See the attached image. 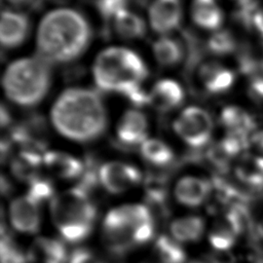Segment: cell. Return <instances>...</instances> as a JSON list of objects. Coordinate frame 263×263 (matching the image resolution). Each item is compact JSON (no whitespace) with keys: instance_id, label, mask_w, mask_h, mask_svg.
<instances>
[{"instance_id":"cell-1","label":"cell","mask_w":263,"mask_h":263,"mask_svg":"<svg viewBox=\"0 0 263 263\" xmlns=\"http://www.w3.org/2000/svg\"><path fill=\"white\" fill-rule=\"evenodd\" d=\"M51 120L64 137L77 142H89L104 134L107 112L99 92L74 87L58 98L51 110Z\"/></svg>"},{"instance_id":"cell-2","label":"cell","mask_w":263,"mask_h":263,"mask_svg":"<svg viewBox=\"0 0 263 263\" xmlns=\"http://www.w3.org/2000/svg\"><path fill=\"white\" fill-rule=\"evenodd\" d=\"M90 37L89 24L79 11L67 8L50 11L38 28V55L49 64L72 62L87 48Z\"/></svg>"},{"instance_id":"cell-3","label":"cell","mask_w":263,"mask_h":263,"mask_svg":"<svg viewBox=\"0 0 263 263\" xmlns=\"http://www.w3.org/2000/svg\"><path fill=\"white\" fill-rule=\"evenodd\" d=\"M93 78L104 91H116L124 96L141 86L148 75L142 58L128 48L110 47L103 50L93 64Z\"/></svg>"},{"instance_id":"cell-4","label":"cell","mask_w":263,"mask_h":263,"mask_svg":"<svg viewBox=\"0 0 263 263\" xmlns=\"http://www.w3.org/2000/svg\"><path fill=\"white\" fill-rule=\"evenodd\" d=\"M50 81V64L37 55L10 64L3 76V88L11 102L23 107H33L43 100Z\"/></svg>"},{"instance_id":"cell-5","label":"cell","mask_w":263,"mask_h":263,"mask_svg":"<svg viewBox=\"0 0 263 263\" xmlns=\"http://www.w3.org/2000/svg\"><path fill=\"white\" fill-rule=\"evenodd\" d=\"M51 218L61 235L70 242L83 240L91 232L97 210L87 190L81 186L64 191L52 198Z\"/></svg>"},{"instance_id":"cell-6","label":"cell","mask_w":263,"mask_h":263,"mask_svg":"<svg viewBox=\"0 0 263 263\" xmlns=\"http://www.w3.org/2000/svg\"><path fill=\"white\" fill-rule=\"evenodd\" d=\"M214 123L210 113L196 106L182 111L174 122V129L191 148L201 149L210 141Z\"/></svg>"},{"instance_id":"cell-7","label":"cell","mask_w":263,"mask_h":263,"mask_svg":"<svg viewBox=\"0 0 263 263\" xmlns=\"http://www.w3.org/2000/svg\"><path fill=\"white\" fill-rule=\"evenodd\" d=\"M103 234L107 246L121 253L135 245L134 232L124 205L111 210L103 222Z\"/></svg>"},{"instance_id":"cell-8","label":"cell","mask_w":263,"mask_h":263,"mask_svg":"<svg viewBox=\"0 0 263 263\" xmlns=\"http://www.w3.org/2000/svg\"><path fill=\"white\" fill-rule=\"evenodd\" d=\"M98 175L102 186L114 194L129 190L141 180V173L136 166L119 161L103 164L98 171Z\"/></svg>"},{"instance_id":"cell-9","label":"cell","mask_w":263,"mask_h":263,"mask_svg":"<svg viewBox=\"0 0 263 263\" xmlns=\"http://www.w3.org/2000/svg\"><path fill=\"white\" fill-rule=\"evenodd\" d=\"M9 220L12 227L27 234L35 233L40 228V203L28 194L13 199L9 205Z\"/></svg>"},{"instance_id":"cell-10","label":"cell","mask_w":263,"mask_h":263,"mask_svg":"<svg viewBox=\"0 0 263 263\" xmlns=\"http://www.w3.org/2000/svg\"><path fill=\"white\" fill-rule=\"evenodd\" d=\"M152 29L159 34H168L179 28L182 20L180 0H154L149 8Z\"/></svg>"},{"instance_id":"cell-11","label":"cell","mask_w":263,"mask_h":263,"mask_svg":"<svg viewBox=\"0 0 263 263\" xmlns=\"http://www.w3.org/2000/svg\"><path fill=\"white\" fill-rule=\"evenodd\" d=\"M147 130L146 116L140 111L128 110L117 126V140L123 147H136L147 140Z\"/></svg>"},{"instance_id":"cell-12","label":"cell","mask_w":263,"mask_h":263,"mask_svg":"<svg viewBox=\"0 0 263 263\" xmlns=\"http://www.w3.org/2000/svg\"><path fill=\"white\" fill-rule=\"evenodd\" d=\"M29 29L30 22L26 14L12 10H3L0 27L2 46L13 48L21 45L27 38Z\"/></svg>"},{"instance_id":"cell-13","label":"cell","mask_w":263,"mask_h":263,"mask_svg":"<svg viewBox=\"0 0 263 263\" xmlns=\"http://www.w3.org/2000/svg\"><path fill=\"white\" fill-rule=\"evenodd\" d=\"M149 105L160 112H168L180 107L184 101L181 85L172 79H162L155 83L149 93Z\"/></svg>"},{"instance_id":"cell-14","label":"cell","mask_w":263,"mask_h":263,"mask_svg":"<svg viewBox=\"0 0 263 263\" xmlns=\"http://www.w3.org/2000/svg\"><path fill=\"white\" fill-rule=\"evenodd\" d=\"M28 260L32 263H67V251L63 242L50 237H37L30 246Z\"/></svg>"},{"instance_id":"cell-15","label":"cell","mask_w":263,"mask_h":263,"mask_svg":"<svg viewBox=\"0 0 263 263\" xmlns=\"http://www.w3.org/2000/svg\"><path fill=\"white\" fill-rule=\"evenodd\" d=\"M212 185L204 179L197 177H184L176 185L177 200L186 206H197L210 195Z\"/></svg>"},{"instance_id":"cell-16","label":"cell","mask_w":263,"mask_h":263,"mask_svg":"<svg viewBox=\"0 0 263 263\" xmlns=\"http://www.w3.org/2000/svg\"><path fill=\"white\" fill-rule=\"evenodd\" d=\"M43 164L54 176L67 180L82 176L85 170V164L80 159L60 151L45 152Z\"/></svg>"},{"instance_id":"cell-17","label":"cell","mask_w":263,"mask_h":263,"mask_svg":"<svg viewBox=\"0 0 263 263\" xmlns=\"http://www.w3.org/2000/svg\"><path fill=\"white\" fill-rule=\"evenodd\" d=\"M238 215L237 211H232L214 224L209 238L215 249L224 251L233 245L235 236L241 228V221Z\"/></svg>"},{"instance_id":"cell-18","label":"cell","mask_w":263,"mask_h":263,"mask_svg":"<svg viewBox=\"0 0 263 263\" xmlns=\"http://www.w3.org/2000/svg\"><path fill=\"white\" fill-rule=\"evenodd\" d=\"M199 76L205 89L212 93H221L228 90L235 78L232 71L215 62L201 66Z\"/></svg>"},{"instance_id":"cell-19","label":"cell","mask_w":263,"mask_h":263,"mask_svg":"<svg viewBox=\"0 0 263 263\" xmlns=\"http://www.w3.org/2000/svg\"><path fill=\"white\" fill-rule=\"evenodd\" d=\"M42 163V154L29 150H22L12 159L11 171L18 180L30 184L39 178V172Z\"/></svg>"},{"instance_id":"cell-20","label":"cell","mask_w":263,"mask_h":263,"mask_svg":"<svg viewBox=\"0 0 263 263\" xmlns=\"http://www.w3.org/2000/svg\"><path fill=\"white\" fill-rule=\"evenodd\" d=\"M192 18L203 29L216 30L222 24L223 13L215 0H194Z\"/></svg>"},{"instance_id":"cell-21","label":"cell","mask_w":263,"mask_h":263,"mask_svg":"<svg viewBox=\"0 0 263 263\" xmlns=\"http://www.w3.org/2000/svg\"><path fill=\"white\" fill-rule=\"evenodd\" d=\"M204 230V223L200 217L187 216L176 219L171 224L172 237L179 242H190L200 238Z\"/></svg>"},{"instance_id":"cell-22","label":"cell","mask_w":263,"mask_h":263,"mask_svg":"<svg viewBox=\"0 0 263 263\" xmlns=\"http://www.w3.org/2000/svg\"><path fill=\"white\" fill-rule=\"evenodd\" d=\"M221 122L228 132L242 133L249 135L256 124L253 116L237 106H227L221 112Z\"/></svg>"},{"instance_id":"cell-23","label":"cell","mask_w":263,"mask_h":263,"mask_svg":"<svg viewBox=\"0 0 263 263\" xmlns=\"http://www.w3.org/2000/svg\"><path fill=\"white\" fill-rule=\"evenodd\" d=\"M153 52L156 61L165 67L178 65L184 57L182 43L171 37H162L153 43Z\"/></svg>"},{"instance_id":"cell-24","label":"cell","mask_w":263,"mask_h":263,"mask_svg":"<svg viewBox=\"0 0 263 263\" xmlns=\"http://www.w3.org/2000/svg\"><path fill=\"white\" fill-rule=\"evenodd\" d=\"M115 32L124 39L140 38L145 35L146 25L142 17L128 10L119 13L114 20Z\"/></svg>"},{"instance_id":"cell-25","label":"cell","mask_w":263,"mask_h":263,"mask_svg":"<svg viewBox=\"0 0 263 263\" xmlns=\"http://www.w3.org/2000/svg\"><path fill=\"white\" fill-rule=\"evenodd\" d=\"M145 160L156 166L170 164L174 159L173 150L162 141L157 139H147L140 148Z\"/></svg>"},{"instance_id":"cell-26","label":"cell","mask_w":263,"mask_h":263,"mask_svg":"<svg viewBox=\"0 0 263 263\" xmlns=\"http://www.w3.org/2000/svg\"><path fill=\"white\" fill-rule=\"evenodd\" d=\"M154 251L159 263H184L186 259V255L179 241L165 235L157 238Z\"/></svg>"},{"instance_id":"cell-27","label":"cell","mask_w":263,"mask_h":263,"mask_svg":"<svg viewBox=\"0 0 263 263\" xmlns=\"http://www.w3.org/2000/svg\"><path fill=\"white\" fill-rule=\"evenodd\" d=\"M236 174L238 178L251 185H263V166L254 155H245L239 162Z\"/></svg>"},{"instance_id":"cell-28","label":"cell","mask_w":263,"mask_h":263,"mask_svg":"<svg viewBox=\"0 0 263 263\" xmlns=\"http://www.w3.org/2000/svg\"><path fill=\"white\" fill-rule=\"evenodd\" d=\"M206 47L211 52L217 55H224L235 50L236 42L229 31L223 30L214 33L210 37Z\"/></svg>"},{"instance_id":"cell-29","label":"cell","mask_w":263,"mask_h":263,"mask_svg":"<svg viewBox=\"0 0 263 263\" xmlns=\"http://www.w3.org/2000/svg\"><path fill=\"white\" fill-rule=\"evenodd\" d=\"M128 3L129 0H96V7L104 20L110 21L127 10Z\"/></svg>"},{"instance_id":"cell-30","label":"cell","mask_w":263,"mask_h":263,"mask_svg":"<svg viewBox=\"0 0 263 263\" xmlns=\"http://www.w3.org/2000/svg\"><path fill=\"white\" fill-rule=\"evenodd\" d=\"M27 194L31 196L33 199H35L38 203H41L52 196L53 188L48 180L39 177L38 179L30 183L29 191Z\"/></svg>"},{"instance_id":"cell-31","label":"cell","mask_w":263,"mask_h":263,"mask_svg":"<svg viewBox=\"0 0 263 263\" xmlns=\"http://www.w3.org/2000/svg\"><path fill=\"white\" fill-rule=\"evenodd\" d=\"M1 263H26L25 255L9 237L4 235L1 239Z\"/></svg>"},{"instance_id":"cell-32","label":"cell","mask_w":263,"mask_h":263,"mask_svg":"<svg viewBox=\"0 0 263 263\" xmlns=\"http://www.w3.org/2000/svg\"><path fill=\"white\" fill-rule=\"evenodd\" d=\"M256 157V159L260 162L261 165H263V132H257L250 138V146Z\"/></svg>"},{"instance_id":"cell-33","label":"cell","mask_w":263,"mask_h":263,"mask_svg":"<svg viewBox=\"0 0 263 263\" xmlns=\"http://www.w3.org/2000/svg\"><path fill=\"white\" fill-rule=\"evenodd\" d=\"M68 263H103L86 250H76L69 258Z\"/></svg>"},{"instance_id":"cell-34","label":"cell","mask_w":263,"mask_h":263,"mask_svg":"<svg viewBox=\"0 0 263 263\" xmlns=\"http://www.w3.org/2000/svg\"><path fill=\"white\" fill-rule=\"evenodd\" d=\"M250 97L258 102H263V77H255L249 86Z\"/></svg>"},{"instance_id":"cell-35","label":"cell","mask_w":263,"mask_h":263,"mask_svg":"<svg viewBox=\"0 0 263 263\" xmlns=\"http://www.w3.org/2000/svg\"><path fill=\"white\" fill-rule=\"evenodd\" d=\"M253 26L263 37V9L258 10L253 18Z\"/></svg>"},{"instance_id":"cell-36","label":"cell","mask_w":263,"mask_h":263,"mask_svg":"<svg viewBox=\"0 0 263 263\" xmlns=\"http://www.w3.org/2000/svg\"><path fill=\"white\" fill-rule=\"evenodd\" d=\"M10 123V115L4 105L1 106V126H8Z\"/></svg>"},{"instance_id":"cell-37","label":"cell","mask_w":263,"mask_h":263,"mask_svg":"<svg viewBox=\"0 0 263 263\" xmlns=\"http://www.w3.org/2000/svg\"><path fill=\"white\" fill-rule=\"evenodd\" d=\"M7 1L14 6H24V5H28V4L34 5L38 2V0H7Z\"/></svg>"},{"instance_id":"cell-38","label":"cell","mask_w":263,"mask_h":263,"mask_svg":"<svg viewBox=\"0 0 263 263\" xmlns=\"http://www.w3.org/2000/svg\"><path fill=\"white\" fill-rule=\"evenodd\" d=\"M50 1H52V2H64L66 0H50Z\"/></svg>"},{"instance_id":"cell-39","label":"cell","mask_w":263,"mask_h":263,"mask_svg":"<svg viewBox=\"0 0 263 263\" xmlns=\"http://www.w3.org/2000/svg\"><path fill=\"white\" fill-rule=\"evenodd\" d=\"M238 3H242V2H245V1H247V0H236Z\"/></svg>"},{"instance_id":"cell-40","label":"cell","mask_w":263,"mask_h":263,"mask_svg":"<svg viewBox=\"0 0 263 263\" xmlns=\"http://www.w3.org/2000/svg\"><path fill=\"white\" fill-rule=\"evenodd\" d=\"M260 231H261V233L263 234V225L260 227Z\"/></svg>"}]
</instances>
